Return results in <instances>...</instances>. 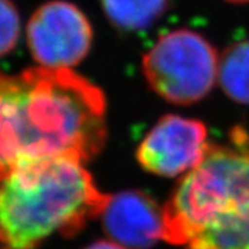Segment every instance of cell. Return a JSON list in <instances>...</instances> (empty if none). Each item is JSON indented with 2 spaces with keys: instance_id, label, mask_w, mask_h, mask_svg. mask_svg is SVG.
I'll list each match as a JSON object with an SVG mask.
<instances>
[{
  "instance_id": "cell-1",
  "label": "cell",
  "mask_w": 249,
  "mask_h": 249,
  "mask_svg": "<svg viewBox=\"0 0 249 249\" xmlns=\"http://www.w3.org/2000/svg\"><path fill=\"white\" fill-rule=\"evenodd\" d=\"M106 115L101 89L71 70L0 73V181L28 160H93L107 142Z\"/></svg>"
},
{
  "instance_id": "cell-2",
  "label": "cell",
  "mask_w": 249,
  "mask_h": 249,
  "mask_svg": "<svg viewBox=\"0 0 249 249\" xmlns=\"http://www.w3.org/2000/svg\"><path fill=\"white\" fill-rule=\"evenodd\" d=\"M162 241L186 249H249V133L211 142L162 206Z\"/></svg>"
},
{
  "instance_id": "cell-3",
  "label": "cell",
  "mask_w": 249,
  "mask_h": 249,
  "mask_svg": "<svg viewBox=\"0 0 249 249\" xmlns=\"http://www.w3.org/2000/svg\"><path fill=\"white\" fill-rule=\"evenodd\" d=\"M108 199L76 158L24 162L0 181V249H36L54 234L71 237L101 216Z\"/></svg>"
},
{
  "instance_id": "cell-4",
  "label": "cell",
  "mask_w": 249,
  "mask_h": 249,
  "mask_svg": "<svg viewBox=\"0 0 249 249\" xmlns=\"http://www.w3.org/2000/svg\"><path fill=\"white\" fill-rule=\"evenodd\" d=\"M219 54L196 31L180 28L162 35L142 55V73L150 89L175 106H193L214 88Z\"/></svg>"
},
{
  "instance_id": "cell-5",
  "label": "cell",
  "mask_w": 249,
  "mask_h": 249,
  "mask_svg": "<svg viewBox=\"0 0 249 249\" xmlns=\"http://www.w3.org/2000/svg\"><path fill=\"white\" fill-rule=\"evenodd\" d=\"M31 54L40 67L71 70L89 54L93 28L73 3L53 0L40 6L27 25Z\"/></svg>"
},
{
  "instance_id": "cell-6",
  "label": "cell",
  "mask_w": 249,
  "mask_h": 249,
  "mask_svg": "<svg viewBox=\"0 0 249 249\" xmlns=\"http://www.w3.org/2000/svg\"><path fill=\"white\" fill-rule=\"evenodd\" d=\"M209 145L204 122L168 114L142 137L136 148V160L151 175L181 178L202 160Z\"/></svg>"
},
{
  "instance_id": "cell-7",
  "label": "cell",
  "mask_w": 249,
  "mask_h": 249,
  "mask_svg": "<svg viewBox=\"0 0 249 249\" xmlns=\"http://www.w3.org/2000/svg\"><path fill=\"white\" fill-rule=\"evenodd\" d=\"M109 240L127 249H148L162 240V206L140 191L109 196L101 213Z\"/></svg>"
},
{
  "instance_id": "cell-8",
  "label": "cell",
  "mask_w": 249,
  "mask_h": 249,
  "mask_svg": "<svg viewBox=\"0 0 249 249\" xmlns=\"http://www.w3.org/2000/svg\"><path fill=\"white\" fill-rule=\"evenodd\" d=\"M111 25L122 32L152 27L169 9L170 0H100Z\"/></svg>"
},
{
  "instance_id": "cell-9",
  "label": "cell",
  "mask_w": 249,
  "mask_h": 249,
  "mask_svg": "<svg viewBox=\"0 0 249 249\" xmlns=\"http://www.w3.org/2000/svg\"><path fill=\"white\" fill-rule=\"evenodd\" d=\"M217 82L230 100L249 106V39L235 42L223 52Z\"/></svg>"
},
{
  "instance_id": "cell-10",
  "label": "cell",
  "mask_w": 249,
  "mask_h": 249,
  "mask_svg": "<svg viewBox=\"0 0 249 249\" xmlns=\"http://www.w3.org/2000/svg\"><path fill=\"white\" fill-rule=\"evenodd\" d=\"M19 32L21 22L16 4L11 0H0V57L14 50Z\"/></svg>"
},
{
  "instance_id": "cell-11",
  "label": "cell",
  "mask_w": 249,
  "mask_h": 249,
  "mask_svg": "<svg viewBox=\"0 0 249 249\" xmlns=\"http://www.w3.org/2000/svg\"><path fill=\"white\" fill-rule=\"evenodd\" d=\"M85 249H127L124 248V245L118 244L115 241L112 240H101V241H96L93 244L88 245Z\"/></svg>"
},
{
  "instance_id": "cell-12",
  "label": "cell",
  "mask_w": 249,
  "mask_h": 249,
  "mask_svg": "<svg viewBox=\"0 0 249 249\" xmlns=\"http://www.w3.org/2000/svg\"><path fill=\"white\" fill-rule=\"evenodd\" d=\"M227 3H232V4H247L249 3V0H224Z\"/></svg>"
}]
</instances>
